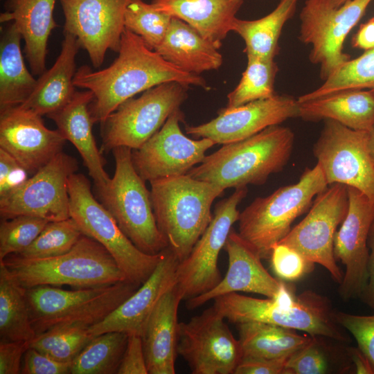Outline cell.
Here are the masks:
<instances>
[{"instance_id": "1", "label": "cell", "mask_w": 374, "mask_h": 374, "mask_svg": "<svg viewBox=\"0 0 374 374\" xmlns=\"http://www.w3.org/2000/svg\"><path fill=\"white\" fill-rule=\"evenodd\" d=\"M118 55L107 68L93 71L89 66L75 74V87L93 94L90 112L93 123H104L125 100L159 84L177 82L208 89L199 75L186 72L149 48L137 35L125 28Z\"/></svg>"}, {"instance_id": "2", "label": "cell", "mask_w": 374, "mask_h": 374, "mask_svg": "<svg viewBox=\"0 0 374 374\" xmlns=\"http://www.w3.org/2000/svg\"><path fill=\"white\" fill-rule=\"evenodd\" d=\"M294 133L280 125L269 126L247 139L224 144L187 173L224 190L261 185L283 170L291 156Z\"/></svg>"}, {"instance_id": "3", "label": "cell", "mask_w": 374, "mask_h": 374, "mask_svg": "<svg viewBox=\"0 0 374 374\" xmlns=\"http://www.w3.org/2000/svg\"><path fill=\"white\" fill-rule=\"evenodd\" d=\"M150 195L157 226L179 262L190 254L212 220L211 206L224 190L188 174L154 179Z\"/></svg>"}, {"instance_id": "4", "label": "cell", "mask_w": 374, "mask_h": 374, "mask_svg": "<svg viewBox=\"0 0 374 374\" xmlns=\"http://www.w3.org/2000/svg\"><path fill=\"white\" fill-rule=\"evenodd\" d=\"M0 261L26 289L39 285L94 288L128 280L108 251L85 235L60 256L27 259L12 254Z\"/></svg>"}, {"instance_id": "5", "label": "cell", "mask_w": 374, "mask_h": 374, "mask_svg": "<svg viewBox=\"0 0 374 374\" xmlns=\"http://www.w3.org/2000/svg\"><path fill=\"white\" fill-rule=\"evenodd\" d=\"M317 164L306 168L299 181L280 187L267 197H256L240 213L239 235L262 259H269L275 244L292 229L293 222L310 208L314 198L328 187Z\"/></svg>"}, {"instance_id": "6", "label": "cell", "mask_w": 374, "mask_h": 374, "mask_svg": "<svg viewBox=\"0 0 374 374\" xmlns=\"http://www.w3.org/2000/svg\"><path fill=\"white\" fill-rule=\"evenodd\" d=\"M139 287L124 280L94 288L39 285L26 289L32 325L37 335L62 328H89L106 318Z\"/></svg>"}, {"instance_id": "7", "label": "cell", "mask_w": 374, "mask_h": 374, "mask_svg": "<svg viewBox=\"0 0 374 374\" xmlns=\"http://www.w3.org/2000/svg\"><path fill=\"white\" fill-rule=\"evenodd\" d=\"M112 151L116 164L114 177L104 190L98 191L103 205L138 249L148 254L159 253L168 244L157 226L150 191L134 166L132 149L121 146Z\"/></svg>"}, {"instance_id": "8", "label": "cell", "mask_w": 374, "mask_h": 374, "mask_svg": "<svg viewBox=\"0 0 374 374\" xmlns=\"http://www.w3.org/2000/svg\"><path fill=\"white\" fill-rule=\"evenodd\" d=\"M68 193L70 217L82 233L108 251L129 281L138 285L144 283L160 261L163 251L148 254L138 249L111 213L93 197L90 183L82 174L69 177Z\"/></svg>"}, {"instance_id": "9", "label": "cell", "mask_w": 374, "mask_h": 374, "mask_svg": "<svg viewBox=\"0 0 374 374\" xmlns=\"http://www.w3.org/2000/svg\"><path fill=\"white\" fill-rule=\"evenodd\" d=\"M296 305L285 308L272 298L256 299L229 293L213 299V308L229 322L241 323L259 321L323 336L339 341H348L338 328L328 300L312 291L300 294Z\"/></svg>"}, {"instance_id": "10", "label": "cell", "mask_w": 374, "mask_h": 374, "mask_svg": "<svg viewBox=\"0 0 374 374\" xmlns=\"http://www.w3.org/2000/svg\"><path fill=\"white\" fill-rule=\"evenodd\" d=\"M188 87L177 82H166L123 102L102 123L103 149L139 148L180 109Z\"/></svg>"}, {"instance_id": "11", "label": "cell", "mask_w": 374, "mask_h": 374, "mask_svg": "<svg viewBox=\"0 0 374 374\" xmlns=\"http://www.w3.org/2000/svg\"><path fill=\"white\" fill-rule=\"evenodd\" d=\"M373 0H350L334 7L329 0H306L300 12L299 39L312 46L309 60L319 65L324 81L350 59L345 39Z\"/></svg>"}, {"instance_id": "12", "label": "cell", "mask_w": 374, "mask_h": 374, "mask_svg": "<svg viewBox=\"0 0 374 374\" xmlns=\"http://www.w3.org/2000/svg\"><path fill=\"white\" fill-rule=\"evenodd\" d=\"M247 193V186L235 188L229 197L216 204L209 225L187 258L179 262L176 286L183 300L206 293L220 282L222 278L217 264L220 253L233 224L239 220L238 206Z\"/></svg>"}, {"instance_id": "13", "label": "cell", "mask_w": 374, "mask_h": 374, "mask_svg": "<svg viewBox=\"0 0 374 374\" xmlns=\"http://www.w3.org/2000/svg\"><path fill=\"white\" fill-rule=\"evenodd\" d=\"M348 207V188L335 183L319 193L306 216L279 242L326 268L339 284L344 274L334 256V238Z\"/></svg>"}, {"instance_id": "14", "label": "cell", "mask_w": 374, "mask_h": 374, "mask_svg": "<svg viewBox=\"0 0 374 374\" xmlns=\"http://www.w3.org/2000/svg\"><path fill=\"white\" fill-rule=\"evenodd\" d=\"M368 132L325 120L313 153L328 185L353 187L374 201V164L367 148Z\"/></svg>"}, {"instance_id": "15", "label": "cell", "mask_w": 374, "mask_h": 374, "mask_svg": "<svg viewBox=\"0 0 374 374\" xmlns=\"http://www.w3.org/2000/svg\"><path fill=\"white\" fill-rule=\"evenodd\" d=\"M224 320L212 306L179 323L177 353L193 374H234L242 350Z\"/></svg>"}, {"instance_id": "16", "label": "cell", "mask_w": 374, "mask_h": 374, "mask_svg": "<svg viewBox=\"0 0 374 374\" xmlns=\"http://www.w3.org/2000/svg\"><path fill=\"white\" fill-rule=\"evenodd\" d=\"M77 169L75 159L62 152L57 154L20 188L0 197L2 220L19 215L49 222L69 218L68 179Z\"/></svg>"}, {"instance_id": "17", "label": "cell", "mask_w": 374, "mask_h": 374, "mask_svg": "<svg viewBox=\"0 0 374 374\" xmlns=\"http://www.w3.org/2000/svg\"><path fill=\"white\" fill-rule=\"evenodd\" d=\"M184 117L177 109L143 145L132 150L134 166L145 181L187 174L215 145L208 139L194 140L184 134L179 126Z\"/></svg>"}, {"instance_id": "18", "label": "cell", "mask_w": 374, "mask_h": 374, "mask_svg": "<svg viewBox=\"0 0 374 374\" xmlns=\"http://www.w3.org/2000/svg\"><path fill=\"white\" fill-rule=\"evenodd\" d=\"M64 34L75 37L93 66L103 64L106 52H118L125 30L124 15L131 0H60Z\"/></svg>"}, {"instance_id": "19", "label": "cell", "mask_w": 374, "mask_h": 374, "mask_svg": "<svg viewBox=\"0 0 374 374\" xmlns=\"http://www.w3.org/2000/svg\"><path fill=\"white\" fill-rule=\"evenodd\" d=\"M348 207L334 238V256L345 267L339 294L344 300L361 297L368 278V239L374 222V201L347 186Z\"/></svg>"}, {"instance_id": "20", "label": "cell", "mask_w": 374, "mask_h": 374, "mask_svg": "<svg viewBox=\"0 0 374 374\" xmlns=\"http://www.w3.org/2000/svg\"><path fill=\"white\" fill-rule=\"evenodd\" d=\"M299 117L297 99L277 95L253 101L233 109H221L218 116L198 125H186V133L206 138L215 144H226L251 136L264 129Z\"/></svg>"}, {"instance_id": "21", "label": "cell", "mask_w": 374, "mask_h": 374, "mask_svg": "<svg viewBox=\"0 0 374 374\" xmlns=\"http://www.w3.org/2000/svg\"><path fill=\"white\" fill-rule=\"evenodd\" d=\"M66 140L47 128L42 116L21 105L0 111V148L35 174L57 154Z\"/></svg>"}, {"instance_id": "22", "label": "cell", "mask_w": 374, "mask_h": 374, "mask_svg": "<svg viewBox=\"0 0 374 374\" xmlns=\"http://www.w3.org/2000/svg\"><path fill=\"white\" fill-rule=\"evenodd\" d=\"M179 262L168 247L163 250L160 261L148 279L106 318L89 327L91 336L112 331L142 336L157 304L176 285Z\"/></svg>"}, {"instance_id": "23", "label": "cell", "mask_w": 374, "mask_h": 374, "mask_svg": "<svg viewBox=\"0 0 374 374\" xmlns=\"http://www.w3.org/2000/svg\"><path fill=\"white\" fill-rule=\"evenodd\" d=\"M224 249L229 260L225 276L209 292L187 300L189 310L229 293L242 292L272 298L279 290L282 282L271 276L258 252L233 228Z\"/></svg>"}, {"instance_id": "24", "label": "cell", "mask_w": 374, "mask_h": 374, "mask_svg": "<svg viewBox=\"0 0 374 374\" xmlns=\"http://www.w3.org/2000/svg\"><path fill=\"white\" fill-rule=\"evenodd\" d=\"M93 94L89 90L76 91L72 99L60 109L48 115L63 137L78 150L98 191L104 190L111 178L104 168L101 151L93 134V123L90 105Z\"/></svg>"}, {"instance_id": "25", "label": "cell", "mask_w": 374, "mask_h": 374, "mask_svg": "<svg viewBox=\"0 0 374 374\" xmlns=\"http://www.w3.org/2000/svg\"><path fill=\"white\" fill-rule=\"evenodd\" d=\"M183 300L176 285L160 299L141 336L148 374H175L178 308Z\"/></svg>"}, {"instance_id": "26", "label": "cell", "mask_w": 374, "mask_h": 374, "mask_svg": "<svg viewBox=\"0 0 374 374\" xmlns=\"http://www.w3.org/2000/svg\"><path fill=\"white\" fill-rule=\"evenodd\" d=\"M56 0H7L0 21H13L24 41L26 57L33 75L45 71L47 45L51 31L57 27L53 17Z\"/></svg>"}, {"instance_id": "27", "label": "cell", "mask_w": 374, "mask_h": 374, "mask_svg": "<svg viewBox=\"0 0 374 374\" xmlns=\"http://www.w3.org/2000/svg\"><path fill=\"white\" fill-rule=\"evenodd\" d=\"M244 0H152L154 7L195 29L218 48L232 31Z\"/></svg>"}, {"instance_id": "28", "label": "cell", "mask_w": 374, "mask_h": 374, "mask_svg": "<svg viewBox=\"0 0 374 374\" xmlns=\"http://www.w3.org/2000/svg\"><path fill=\"white\" fill-rule=\"evenodd\" d=\"M64 35L62 49L54 64L40 75L31 95L20 105L41 116L60 109L76 92L73 78L80 45L73 35Z\"/></svg>"}, {"instance_id": "29", "label": "cell", "mask_w": 374, "mask_h": 374, "mask_svg": "<svg viewBox=\"0 0 374 374\" xmlns=\"http://www.w3.org/2000/svg\"><path fill=\"white\" fill-rule=\"evenodd\" d=\"M218 50L193 27L172 17L163 40L154 51L181 70L199 75L221 66L223 58Z\"/></svg>"}, {"instance_id": "30", "label": "cell", "mask_w": 374, "mask_h": 374, "mask_svg": "<svg viewBox=\"0 0 374 374\" xmlns=\"http://www.w3.org/2000/svg\"><path fill=\"white\" fill-rule=\"evenodd\" d=\"M299 117L308 121L333 120L357 131L374 125V93L346 90L299 103Z\"/></svg>"}, {"instance_id": "31", "label": "cell", "mask_w": 374, "mask_h": 374, "mask_svg": "<svg viewBox=\"0 0 374 374\" xmlns=\"http://www.w3.org/2000/svg\"><path fill=\"white\" fill-rule=\"evenodd\" d=\"M21 39L13 24L6 28L1 37L0 111L23 104L37 84L24 64Z\"/></svg>"}, {"instance_id": "32", "label": "cell", "mask_w": 374, "mask_h": 374, "mask_svg": "<svg viewBox=\"0 0 374 374\" xmlns=\"http://www.w3.org/2000/svg\"><path fill=\"white\" fill-rule=\"evenodd\" d=\"M237 325L242 359L289 357L314 337L299 335L294 329L264 322L249 321Z\"/></svg>"}, {"instance_id": "33", "label": "cell", "mask_w": 374, "mask_h": 374, "mask_svg": "<svg viewBox=\"0 0 374 374\" xmlns=\"http://www.w3.org/2000/svg\"><path fill=\"white\" fill-rule=\"evenodd\" d=\"M299 0H280L266 16L254 20L235 18L232 31L245 44L247 55L272 59L278 53V41L285 23L294 15Z\"/></svg>"}, {"instance_id": "34", "label": "cell", "mask_w": 374, "mask_h": 374, "mask_svg": "<svg viewBox=\"0 0 374 374\" xmlns=\"http://www.w3.org/2000/svg\"><path fill=\"white\" fill-rule=\"evenodd\" d=\"M36 335L26 289L0 261V341H30Z\"/></svg>"}, {"instance_id": "35", "label": "cell", "mask_w": 374, "mask_h": 374, "mask_svg": "<svg viewBox=\"0 0 374 374\" xmlns=\"http://www.w3.org/2000/svg\"><path fill=\"white\" fill-rule=\"evenodd\" d=\"M128 335L112 331L93 337L72 361L71 374H115L126 348Z\"/></svg>"}, {"instance_id": "36", "label": "cell", "mask_w": 374, "mask_h": 374, "mask_svg": "<svg viewBox=\"0 0 374 374\" xmlns=\"http://www.w3.org/2000/svg\"><path fill=\"white\" fill-rule=\"evenodd\" d=\"M346 90H369L374 93V48L350 59L316 89L297 98L305 102Z\"/></svg>"}, {"instance_id": "37", "label": "cell", "mask_w": 374, "mask_h": 374, "mask_svg": "<svg viewBox=\"0 0 374 374\" xmlns=\"http://www.w3.org/2000/svg\"><path fill=\"white\" fill-rule=\"evenodd\" d=\"M247 67L235 88L227 95L225 109L274 96L278 67L272 59L247 55Z\"/></svg>"}, {"instance_id": "38", "label": "cell", "mask_w": 374, "mask_h": 374, "mask_svg": "<svg viewBox=\"0 0 374 374\" xmlns=\"http://www.w3.org/2000/svg\"><path fill=\"white\" fill-rule=\"evenodd\" d=\"M84 234L71 218L48 222L34 242L17 254L27 259H44L69 251Z\"/></svg>"}, {"instance_id": "39", "label": "cell", "mask_w": 374, "mask_h": 374, "mask_svg": "<svg viewBox=\"0 0 374 374\" xmlns=\"http://www.w3.org/2000/svg\"><path fill=\"white\" fill-rule=\"evenodd\" d=\"M172 17L143 0H131L124 15L125 28L139 35L154 51L163 40Z\"/></svg>"}, {"instance_id": "40", "label": "cell", "mask_w": 374, "mask_h": 374, "mask_svg": "<svg viewBox=\"0 0 374 374\" xmlns=\"http://www.w3.org/2000/svg\"><path fill=\"white\" fill-rule=\"evenodd\" d=\"M93 337L84 328L50 330L29 341V347L62 362H72Z\"/></svg>"}, {"instance_id": "41", "label": "cell", "mask_w": 374, "mask_h": 374, "mask_svg": "<svg viewBox=\"0 0 374 374\" xmlns=\"http://www.w3.org/2000/svg\"><path fill=\"white\" fill-rule=\"evenodd\" d=\"M48 222L30 215L3 219L0 224V260L27 249Z\"/></svg>"}, {"instance_id": "42", "label": "cell", "mask_w": 374, "mask_h": 374, "mask_svg": "<svg viewBox=\"0 0 374 374\" xmlns=\"http://www.w3.org/2000/svg\"><path fill=\"white\" fill-rule=\"evenodd\" d=\"M269 259L274 274L290 282L300 279L314 265L296 250L280 242L274 246Z\"/></svg>"}, {"instance_id": "43", "label": "cell", "mask_w": 374, "mask_h": 374, "mask_svg": "<svg viewBox=\"0 0 374 374\" xmlns=\"http://www.w3.org/2000/svg\"><path fill=\"white\" fill-rule=\"evenodd\" d=\"M333 316L336 323L353 336L358 348L368 359L374 369V314L356 315L334 312Z\"/></svg>"}, {"instance_id": "44", "label": "cell", "mask_w": 374, "mask_h": 374, "mask_svg": "<svg viewBox=\"0 0 374 374\" xmlns=\"http://www.w3.org/2000/svg\"><path fill=\"white\" fill-rule=\"evenodd\" d=\"M328 368L327 358L314 337L309 344L288 357L283 374H323Z\"/></svg>"}, {"instance_id": "45", "label": "cell", "mask_w": 374, "mask_h": 374, "mask_svg": "<svg viewBox=\"0 0 374 374\" xmlns=\"http://www.w3.org/2000/svg\"><path fill=\"white\" fill-rule=\"evenodd\" d=\"M71 362L57 361L50 356L29 347L25 352L21 364V374H67Z\"/></svg>"}, {"instance_id": "46", "label": "cell", "mask_w": 374, "mask_h": 374, "mask_svg": "<svg viewBox=\"0 0 374 374\" xmlns=\"http://www.w3.org/2000/svg\"><path fill=\"white\" fill-rule=\"evenodd\" d=\"M28 174L14 157L0 148V197L20 188L28 180Z\"/></svg>"}, {"instance_id": "47", "label": "cell", "mask_w": 374, "mask_h": 374, "mask_svg": "<svg viewBox=\"0 0 374 374\" xmlns=\"http://www.w3.org/2000/svg\"><path fill=\"white\" fill-rule=\"evenodd\" d=\"M118 374H148L141 336L130 334Z\"/></svg>"}, {"instance_id": "48", "label": "cell", "mask_w": 374, "mask_h": 374, "mask_svg": "<svg viewBox=\"0 0 374 374\" xmlns=\"http://www.w3.org/2000/svg\"><path fill=\"white\" fill-rule=\"evenodd\" d=\"M29 341H0V374L21 373L24 355Z\"/></svg>"}, {"instance_id": "49", "label": "cell", "mask_w": 374, "mask_h": 374, "mask_svg": "<svg viewBox=\"0 0 374 374\" xmlns=\"http://www.w3.org/2000/svg\"><path fill=\"white\" fill-rule=\"evenodd\" d=\"M289 357L278 359L242 358L234 374H283Z\"/></svg>"}, {"instance_id": "50", "label": "cell", "mask_w": 374, "mask_h": 374, "mask_svg": "<svg viewBox=\"0 0 374 374\" xmlns=\"http://www.w3.org/2000/svg\"><path fill=\"white\" fill-rule=\"evenodd\" d=\"M368 247L369 249L368 278L366 287L361 298L367 305L374 309V222L369 232Z\"/></svg>"}, {"instance_id": "51", "label": "cell", "mask_w": 374, "mask_h": 374, "mask_svg": "<svg viewBox=\"0 0 374 374\" xmlns=\"http://www.w3.org/2000/svg\"><path fill=\"white\" fill-rule=\"evenodd\" d=\"M352 45L364 51L374 48V17L360 25L352 39Z\"/></svg>"}, {"instance_id": "52", "label": "cell", "mask_w": 374, "mask_h": 374, "mask_svg": "<svg viewBox=\"0 0 374 374\" xmlns=\"http://www.w3.org/2000/svg\"><path fill=\"white\" fill-rule=\"evenodd\" d=\"M348 354L355 365L356 373L374 374V369L370 361L359 348H349Z\"/></svg>"}, {"instance_id": "53", "label": "cell", "mask_w": 374, "mask_h": 374, "mask_svg": "<svg viewBox=\"0 0 374 374\" xmlns=\"http://www.w3.org/2000/svg\"><path fill=\"white\" fill-rule=\"evenodd\" d=\"M367 148L371 161L374 164V125L372 129L368 132Z\"/></svg>"}, {"instance_id": "54", "label": "cell", "mask_w": 374, "mask_h": 374, "mask_svg": "<svg viewBox=\"0 0 374 374\" xmlns=\"http://www.w3.org/2000/svg\"><path fill=\"white\" fill-rule=\"evenodd\" d=\"M350 0H329L334 7L338 8Z\"/></svg>"}]
</instances>
